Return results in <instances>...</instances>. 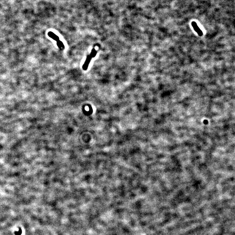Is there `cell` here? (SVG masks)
Returning <instances> with one entry per match:
<instances>
[{
	"instance_id": "1",
	"label": "cell",
	"mask_w": 235,
	"mask_h": 235,
	"mask_svg": "<svg viewBox=\"0 0 235 235\" xmlns=\"http://www.w3.org/2000/svg\"><path fill=\"white\" fill-rule=\"evenodd\" d=\"M192 26L193 28L194 29V30L196 31L199 36H201L203 35L202 32L201 31V30L199 29V26H198L196 22L192 21Z\"/></svg>"
},
{
	"instance_id": "2",
	"label": "cell",
	"mask_w": 235,
	"mask_h": 235,
	"mask_svg": "<svg viewBox=\"0 0 235 235\" xmlns=\"http://www.w3.org/2000/svg\"><path fill=\"white\" fill-rule=\"evenodd\" d=\"M48 35L50 38L54 39L55 40H56V41H57V40H58V37L57 36V35H56L54 33H53V32H49L48 34Z\"/></svg>"
},
{
	"instance_id": "3",
	"label": "cell",
	"mask_w": 235,
	"mask_h": 235,
	"mask_svg": "<svg viewBox=\"0 0 235 235\" xmlns=\"http://www.w3.org/2000/svg\"><path fill=\"white\" fill-rule=\"evenodd\" d=\"M57 45H58V46L60 48H61V49H62L64 47V45L62 44V42L61 41H58V42H57Z\"/></svg>"
}]
</instances>
